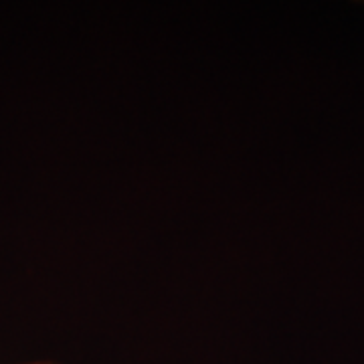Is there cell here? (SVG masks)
<instances>
[{
	"instance_id": "6da1fadb",
	"label": "cell",
	"mask_w": 364,
	"mask_h": 364,
	"mask_svg": "<svg viewBox=\"0 0 364 364\" xmlns=\"http://www.w3.org/2000/svg\"><path fill=\"white\" fill-rule=\"evenodd\" d=\"M18 364H63L57 360H31V363H18Z\"/></svg>"
}]
</instances>
